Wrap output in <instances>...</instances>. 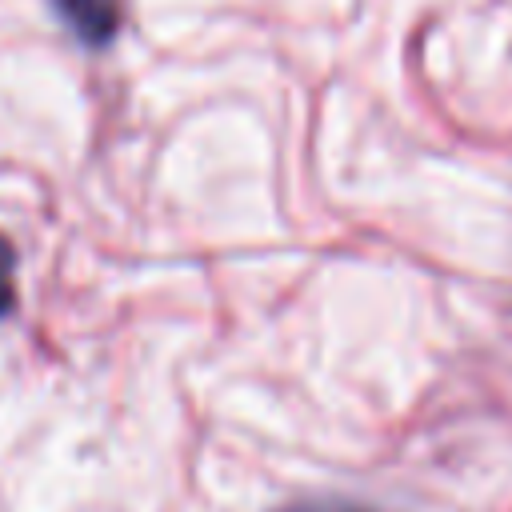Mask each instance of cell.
I'll return each instance as SVG.
<instances>
[{"mask_svg": "<svg viewBox=\"0 0 512 512\" xmlns=\"http://www.w3.org/2000/svg\"><path fill=\"white\" fill-rule=\"evenodd\" d=\"M84 44H104L120 28V0H52Z\"/></svg>", "mask_w": 512, "mask_h": 512, "instance_id": "obj_1", "label": "cell"}, {"mask_svg": "<svg viewBox=\"0 0 512 512\" xmlns=\"http://www.w3.org/2000/svg\"><path fill=\"white\" fill-rule=\"evenodd\" d=\"M280 512H372V508L348 504V500H300V504H288Z\"/></svg>", "mask_w": 512, "mask_h": 512, "instance_id": "obj_2", "label": "cell"}, {"mask_svg": "<svg viewBox=\"0 0 512 512\" xmlns=\"http://www.w3.org/2000/svg\"><path fill=\"white\" fill-rule=\"evenodd\" d=\"M12 308V248L0 236V316Z\"/></svg>", "mask_w": 512, "mask_h": 512, "instance_id": "obj_3", "label": "cell"}]
</instances>
